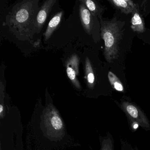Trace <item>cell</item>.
I'll return each mask as SVG.
<instances>
[{
  "label": "cell",
  "instance_id": "1",
  "mask_svg": "<svg viewBox=\"0 0 150 150\" xmlns=\"http://www.w3.org/2000/svg\"><path fill=\"white\" fill-rule=\"evenodd\" d=\"M100 30L102 38L104 41V57L108 63H112L119 56L121 30L116 21L103 20H101Z\"/></svg>",
  "mask_w": 150,
  "mask_h": 150
},
{
  "label": "cell",
  "instance_id": "2",
  "mask_svg": "<svg viewBox=\"0 0 150 150\" xmlns=\"http://www.w3.org/2000/svg\"><path fill=\"white\" fill-rule=\"evenodd\" d=\"M35 1H25L16 5L12 13L11 23L15 28H26L32 21L36 9Z\"/></svg>",
  "mask_w": 150,
  "mask_h": 150
},
{
  "label": "cell",
  "instance_id": "3",
  "mask_svg": "<svg viewBox=\"0 0 150 150\" xmlns=\"http://www.w3.org/2000/svg\"><path fill=\"white\" fill-rule=\"evenodd\" d=\"M117 105L124 112L126 118L135 120L146 131H150V121L144 110L139 106L128 98L122 99L120 102H115Z\"/></svg>",
  "mask_w": 150,
  "mask_h": 150
},
{
  "label": "cell",
  "instance_id": "4",
  "mask_svg": "<svg viewBox=\"0 0 150 150\" xmlns=\"http://www.w3.org/2000/svg\"><path fill=\"white\" fill-rule=\"evenodd\" d=\"M79 59L76 54H72L69 58L66 64V68L67 76L73 85L78 89L81 88L80 83L78 79L79 74Z\"/></svg>",
  "mask_w": 150,
  "mask_h": 150
},
{
  "label": "cell",
  "instance_id": "5",
  "mask_svg": "<svg viewBox=\"0 0 150 150\" xmlns=\"http://www.w3.org/2000/svg\"><path fill=\"white\" fill-rule=\"evenodd\" d=\"M56 2L55 0H47L42 5L37 14L35 21V28L37 32H40L43 27L48 15Z\"/></svg>",
  "mask_w": 150,
  "mask_h": 150
},
{
  "label": "cell",
  "instance_id": "6",
  "mask_svg": "<svg viewBox=\"0 0 150 150\" xmlns=\"http://www.w3.org/2000/svg\"><path fill=\"white\" fill-rule=\"evenodd\" d=\"M46 125L50 132H53L62 131L64 129V124L61 118L56 111L54 110H48L45 114Z\"/></svg>",
  "mask_w": 150,
  "mask_h": 150
},
{
  "label": "cell",
  "instance_id": "7",
  "mask_svg": "<svg viewBox=\"0 0 150 150\" xmlns=\"http://www.w3.org/2000/svg\"><path fill=\"white\" fill-rule=\"evenodd\" d=\"M79 5V16L81 24L88 34L90 35L93 28V19L92 14L82 2Z\"/></svg>",
  "mask_w": 150,
  "mask_h": 150
},
{
  "label": "cell",
  "instance_id": "8",
  "mask_svg": "<svg viewBox=\"0 0 150 150\" xmlns=\"http://www.w3.org/2000/svg\"><path fill=\"white\" fill-rule=\"evenodd\" d=\"M109 1L122 13L126 14L132 13L137 9V5L130 0H110Z\"/></svg>",
  "mask_w": 150,
  "mask_h": 150
},
{
  "label": "cell",
  "instance_id": "9",
  "mask_svg": "<svg viewBox=\"0 0 150 150\" xmlns=\"http://www.w3.org/2000/svg\"><path fill=\"white\" fill-rule=\"evenodd\" d=\"M63 15V11L59 12V13L56 14L50 21L45 34V41H47L48 39L50 38L52 35L61 22Z\"/></svg>",
  "mask_w": 150,
  "mask_h": 150
},
{
  "label": "cell",
  "instance_id": "10",
  "mask_svg": "<svg viewBox=\"0 0 150 150\" xmlns=\"http://www.w3.org/2000/svg\"><path fill=\"white\" fill-rule=\"evenodd\" d=\"M131 23V28L135 32L141 33L144 31L145 26L144 21L138 11V9L132 13Z\"/></svg>",
  "mask_w": 150,
  "mask_h": 150
},
{
  "label": "cell",
  "instance_id": "11",
  "mask_svg": "<svg viewBox=\"0 0 150 150\" xmlns=\"http://www.w3.org/2000/svg\"><path fill=\"white\" fill-rule=\"evenodd\" d=\"M85 78L88 86L92 89L94 87L95 77L92 64L88 58L87 57L85 61Z\"/></svg>",
  "mask_w": 150,
  "mask_h": 150
},
{
  "label": "cell",
  "instance_id": "12",
  "mask_svg": "<svg viewBox=\"0 0 150 150\" xmlns=\"http://www.w3.org/2000/svg\"><path fill=\"white\" fill-rule=\"evenodd\" d=\"M100 150H115V142L111 133L108 132L105 137H100Z\"/></svg>",
  "mask_w": 150,
  "mask_h": 150
},
{
  "label": "cell",
  "instance_id": "13",
  "mask_svg": "<svg viewBox=\"0 0 150 150\" xmlns=\"http://www.w3.org/2000/svg\"><path fill=\"white\" fill-rule=\"evenodd\" d=\"M80 1L86 6L93 16H96L100 14L101 9L96 1L91 0H81Z\"/></svg>",
  "mask_w": 150,
  "mask_h": 150
},
{
  "label": "cell",
  "instance_id": "14",
  "mask_svg": "<svg viewBox=\"0 0 150 150\" xmlns=\"http://www.w3.org/2000/svg\"><path fill=\"white\" fill-rule=\"evenodd\" d=\"M108 78L110 84L115 90L122 93L124 92V87L122 83L115 74L112 72L109 71Z\"/></svg>",
  "mask_w": 150,
  "mask_h": 150
},
{
  "label": "cell",
  "instance_id": "15",
  "mask_svg": "<svg viewBox=\"0 0 150 150\" xmlns=\"http://www.w3.org/2000/svg\"><path fill=\"white\" fill-rule=\"evenodd\" d=\"M120 141L121 150H139L137 146H133L126 139H121Z\"/></svg>",
  "mask_w": 150,
  "mask_h": 150
},
{
  "label": "cell",
  "instance_id": "16",
  "mask_svg": "<svg viewBox=\"0 0 150 150\" xmlns=\"http://www.w3.org/2000/svg\"><path fill=\"white\" fill-rule=\"evenodd\" d=\"M127 120L129 128L132 132H135L139 127H140L139 124L135 120L129 118H127Z\"/></svg>",
  "mask_w": 150,
  "mask_h": 150
},
{
  "label": "cell",
  "instance_id": "17",
  "mask_svg": "<svg viewBox=\"0 0 150 150\" xmlns=\"http://www.w3.org/2000/svg\"><path fill=\"white\" fill-rule=\"evenodd\" d=\"M3 105L2 104H1L0 105V113L1 114L2 113V111H3Z\"/></svg>",
  "mask_w": 150,
  "mask_h": 150
}]
</instances>
